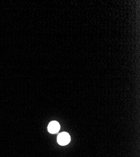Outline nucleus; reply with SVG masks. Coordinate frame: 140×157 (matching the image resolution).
<instances>
[{
  "mask_svg": "<svg viewBox=\"0 0 140 157\" xmlns=\"http://www.w3.org/2000/svg\"><path fill=\"white\" fill-rule=\"evenodd\" d=\"M60 126L59 123L57 121H53L52 122H50L48 126V132L52 134H55L57 133L60 130Z\"/></svg>",
  "mask_w": 140,
  "mask_h": 157,
  "instance_id": "obj_2",
  "label": "nucleus"
},
{
  "mask_svg": "<svg viewBox=\"0 0 140 157\" xmlns=\"http://www.w3.org/2000/svg\"><path fill=\"white\" fill-rule=\"evenodd\" d=\"M70 141V135L66 132H63L57 137V142L60 145L62 146H65L68 145Z\"/></svg>",
  "mask_w": 140,
  "mask_h": 157,
  "instance_id": "obj_1",
  "label": "nucleus"
}]
</instances>
